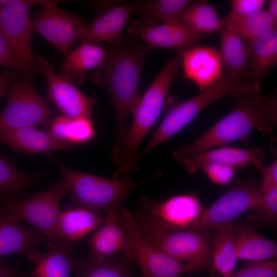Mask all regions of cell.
<instances>
[{
    "label": "cell",
    "instance_id": "17",
    "mask_svg": "<svg viewBox=\"0 0 277 277\" xmlns=\"http://www.w3.org/2000/svg\"><path fill=\"white\" fill-rule=\"evenodd\" d=\"M44 241V234L38 230L22 226L6 212L0 213V258L18 253L24 255L30 263L37 264L43 254L36 247Z\"/></svg>",
    "mask_w": 277,
    "mask_h": 277
},
{
    "label": "cell",
    "instance_id": "4",
    "mask_svg": "<svg viewBox=\"0 0 277 277\" xmlns=\"http://www.w3.org/2000/svg\"><path fill=\"white\" fill-rule=\"evenodd\" d=\"M71 193L74 206L95 212L113 210L118 213L133 187L129 171L116 169L109 179L67 168L52 158Z\"/></svg>",
    "mask_w": 277,
    "mask_h": 277
},
{
    "label": "cell",
    "instance_id": "24",
    "mask_svg": "<svg viewBox=\"0 0 277 277\" xmlns=\"http://www.w3.org/2000/svg\"><path fill=\"white\" fill-rule=\"evenodd\" d=\"M246 45L249 78L260 84L277 64V30L248 41Z\"/></svg>",
    "mask_w": 277,
    "mask_h": 277
},
{
    "label": "cell",
    "instance_id": "36",
    "mask_svg": "<svg viewBox=\"0 0 277 277\" xmlns=\"http://www.w3.org/2000/svg\"><path fill=\"white\" fill-rule=\"evenodd\" d=\"M226 277H277L276 259L248 262L241 268Z\"/></svg>",
    "mask_w": 277,
    "mask_h": 277
},
{
    "label": "cell",
    "instance_id": "3",
    "mask_svg": "<svg viewBox=\"0 0 277 277\" xmlns=\"http://www.w3.org/2000/svg\"><path fill=\"white\" fill-rule=\"evenodd\" d=\"M183 50L178 49L175 56L156 75L140 97L130 127L112 150V159L117 168L131 171L136 166L138 161L137 149L161 112L169 88L178 75Z\"/></svg>",
    "mask_w": 277,
    "mask_h": 277
},
{
    "label": "cell",
    "instance_id": "40",
    "mask_svg": "<svg viewBox=\"0 0 277 277\" xmlns=\"http://www.w3.org/2000/svg\"><path fill=\"white\" fill-rule=\"evenodd\" d=\"M260 170L262 176L261 187L268 188L277 186V160L276 159L269 166H263Z\"/></svg>",
    "mask_w": 277,
    "mask_h": 277
},
{
    "label": "cell",
    "instance_id": "9",
    "mask_svg": "<svg viewBox=\"0 0 277 277\" xmlns=\"http://www.w3.org/2000/svg\"><path fill=\"white\" fill-rule=\"evenodd\" d=\"M7 96L6 106L0 112V126L34 128L51 122L52 111L47 100L34 89L30 78L11 76Z\"/></svg>",
    "mask_w": 277,
    "mask_h": 277
},
{
    "label": "cell",
    "instance_id": "11",
    "mask_svg": "<svg viewBox=\"0 0 277 277\" xmlns=\"http://www.w3.org/2000/svg\"><path fill=\"white\" fill-rule=\"evenodd\" d=\"M142 234L155 248L171 258L192 266L196 271L211 266L212 247L209 231L182 230Z\"/></svg>",
    "mask_w": 277,
    "mask_h": 277
},
{
    "label": "cell",
    "instance_id": "5",
    "mask_svg": "<svg viewBox=\"0 0 277 277\" xmlns=\"http://www.w3.org/2000/svg\"><path fill=\"white\" fill-rule=\"evenodd\" d=\"M256 84L226 71L222 72L220 77L208 87L186 101L176 102L170 108L145 147L146 151H150L181 131L211 103L224 97L233 98L241 95L251 90Z\"/></svg>",
    "mask_w": 277,
    "mask_h": 277
},
{
    "label": "cell",
    "instance_id": "10",
    "mask_svg": "<svg viewBox=\"0 0 277 277\" xmlns=\"http://www.w3.org/2000/svg\"><path fill=\"white\" fill-rule=\"evenodd\" d=\"M261 202V188L253 181H238L212 205L202 211L186 230L209 231L233 223L246 211L257 209Z\"/></svg>",
    "mask_w": 277,
    "mask_h": 277
},
{
    "label": "cell",
    "instance_id": "41",
    "mask_svg": "<svg viewBox=\"0 0 277 277\" xmlns=\"http://www.w3.org/2000/svg\"><path fill=\"white\" fill-rule=\"evenodd\" d=\"M16 267L0 258V277H20Z\"/></svg>",
    "mask_w": 277,
    "mask_h": 277
},
{
    "label": "cell",
    "instance_id": "29",
    "mask_svg": "<svg viewBox=\"0 0 277 277\" xmlns=\"http://www.w3.org/2000/svg\"><path fill=\"white\" fill-rule=\"evenodd\" d=\"M176 18L200 35L221 32L225 27L224 19L219 17L214 7L206 1L191 3Z\"/></svg>",
    "mask_w": 277,
    "mask_h": 277
},
{
    "label": "cell",
    "instance_id": "35",
    "mask_svg": "<svg viewBox=\"0 0 277 277\" xmlns=\"http://www.w3.org/2000/svg\"><path fill=\"white\" fill-rule=\"evenodd\" d=\"M261 202L255 217L261 225L274 224L277 219V186L261 188Z\"/></svg>",
    "mask_w": 277,
    "mask_h": 277
},
{
    "label": "cell",
    "instance_id": "32",
    "mask_svg": "<svg viewBox=\"0 0 277 277\" xmlns=\"http://www.w3.org/2000/svg\"><path fill=\"white\" fill-rule=\"evenodd\" d=\"M34 179L30 174L17 170L0 155V201L12 199L30 187Z\"/></svg>",
    "mask_w": 277,
    "mask_h": 277
},
{
    "label": "cell",
    "instance_id": "15",
    "mask_svg": "<svg viewBox=\"0 0 277 277\" xmlns=\"http://www.w3.org/2000/svg\"><path fill=\"white\" fill-rule=\"evenodd\" d=\"M129 33L141 38L149 48H177L185 50L196 43L200 35L176 18L153 26L143 25L138 19L131 21Z\"/></svg>",
    "mask_w": 277,
    "mask_h": 277
},
{
    "label": "cell",
    "instance_id": "33",
    "mask_svg": "<svg viewBox=\"0 0 277 277\" xmlns=\"http://www.w3.org/2000/svg\"><path fill=\"white\" fill-rule=\"evenodd\" d=\"M226 18L232 23L244 41H252L276 30L277 22L264 9L240 19Z\"/></svg>",
    "mask_w": 277,
    "mask_h": 277
},
{
    "label": "cell",
    "instance_id": "28",
    "mask_svg": "<svg viewBox=\"0 0 277 277\" xmlns=\"http://www.w3.org/2000/svg\"><path fill=\"white\" fill-rule=\"evenodd\" d=\"M235 233V226L231 223L216 229L213 236L211 266L223 277L233 272L238 260Z\"/></svg>",
    "mask_w": 277,
    "mask_h": 277
},
{
    "label": "cell",
    "instance_id": "19",
    "mask_svg": "<svg viewBox=\"0 0 277 277\" xmlns=\"http://www.w3.org/2000/svg\"><path fill=\"white\" fill-rule=\"evenodd\" d=\"M181 63L185 77L203 91L214 83L222 73L219 51L211 47L195 46L183 50Z\"/></svg>",
    "mask_w": 277,
    "mask_h": 277
},
{
    "label": "cell",
    "instance_id": "8",
    "mask_svg": "<svg viewBox=\"0 0 277 277\" xmlns=\"http://www.w3.org/2000/svg\"><path fill=\"white\" fill-rule=\"evenodd\" d=\"M118 217L129 241V260L138 265L142 277H180L196 271L192 266L171 258L151 244L142 234L134 216L127 209L123 208Z\"/></svg>",
    "mask_w": 277,
    "mask_h": 277
},
{
    "label": "cell",
    "instance_id": "2",
    "mask_svg": "<svg viewBox=\"0 0 277 277\" xmlns=\"http://www.w3.org/2000/svg\"><path fill=\"white\" fill-rule=\"evenodd\" d=\"M148 49L146 45L114 44L105 63L92 75L93 81L106 87L111 96L116 117L114 147L123 138L128 118L140 100L138 88Z\"/></svg>",
    "mask_w": 277,
    "mask_h": 277
},
{
    "label": "cell",
    "instance_id": "42",
    "mask_svg": "<svg viewBox=\"0 0 277 277\" xmlns=\"http://www.w3.org/2000/svg\"><path fill=\"white\" fill-rule=\"evenodd\" d=\"M11 76L7 70L0 73V98L8 95L11 81Z\"/></svg>",
    "mask_w": 277,
    "mask_h": 277
},
{
    "label": "cell",
    "instance_id": "20",
    "mask_svg": "<svg viewBox=\"0 0 277 277\" xmlns=\"http://www.w3.org/2000/svg\"><path fill=\"white\" fill-rule=\"evenodd\" d=\"M118 213L108 211L102 224L89 240L91 256L104 260L113 254L122 253L129 260L130 243L118 217Z\"/></svg>",
    "mask_w": 277,
    "mask_h": 277
},
{
    "label": "cell",
    "instance_id": "38",
    "mask_svg": "<svg viewBox=\"0 0 277 277\" xmlns=\"http://www.w3.org/2000/svg\"><path fill=\"white\" fill-rule=\"evenodd\" d=\"M236 169L230 165L211 163L206 165L202 170L214 183L225 185L233 179Z\"/></svg>",
    "mask_w": 277,
    "mask_h": 277
},
{
    "label": "cell",
    "instance_id": "14",
    "mask_svg": "<svg viewBox=\"0 0 277 277\" xmlns=\"http://www.w3.org/2000/svg\"><path fill=\"white\" fill-rule=\"evenodd\" d=\"M35 58L37 71L47 81L48 99L66 116L91 119L92 107L96 100L83 94L73 82L56 73L53 65L46 57L35 55Z\"/></svg>",
    "mask_w": 277,
    "mask_h": 277
},
{
    "label": "cell",
    "instance_id": "31",
    "mask_svg": "<svg viewBox=\"0 0 277 277\" xmlns=\"http://www.w3.org/2000/svg\"><path fill=\"white\" fill-rule=\"evenodd\" d=\"M190 0L138 1L133 4L134 13L141 16L139 21L146 26H153L174 18L192 3Z\"/></svg>",
    "mask_w": 277,
    "mask_h": 277
},
{
    "label": "cell",
    "instance_id": "22",
    "mask_svg": "<svg viewBox=\"0 0 277 277\" xmlns=\"http://www.w3.org/2000/svg\"><path fill=\"white\" fill-rule=\"evenodd\" d=\"M107 51L98 44L82 42L65 56L59 73L78 85L84 84L86 73L103 65Z\"/></svg>",
    "mask_w": 277,
    "mask_h": 277
},
{
    "label": "cell",
    "instance_id": "23",
    "mask_svg": "<svg viewBox=\"0 0 277 277\" xmlns=\"http://www.w3.org/2000/svg\"><path fill=\"white\" fill-rule=\"evenodd\" d=\"M105 215L81 207H67L61 211L58 224L61 242L74 244L96 229Z\"/></svg>",
    "mask_w": 277,
    "mask_h": 277
},
{
    "label": "cell",
    "instance_id": "39",
    "mask_svg": "<svg viewBox=\"0 0 277 277\" xmlns=\"http://www.w3.org/2000/svg\"><path fill=\"white\" fill-rule=\"evenodd\" d=\"M266 2L265 0L230 1L231 12L227 17L232 20L241 19L263 9Z\"/></svg>",
    "mask_w": 277,
    "mask_h": 277
},
{
    "label": "cell",
    "instance_id": "16",
    "mask_svg": "<svg viewBox=\"0 0 277 277\" xmlns=\"http://www.w3.org/2000/svg\"><path fill=\"white\" fill-rule=\"evenodd\" d=\"M266 155V152L263 147L244 149L224 146L187 157L179 163L190 173L196 172L211 163L230 165L237 169L251 164L260 170L264 166Z\"/></svg>",
    "mask_w": 277,
    "mask_h": 277
},
{
    "label": "cell",
    "instance_id": "7",
    "mask_svg": "<svg viewBox=\"0 0 277 277\" xmlns=\"http://www.w3.org/2000/svg\"><path fill=\"white\" fill-rule=\"evenodd\" d=\"M69 192L62 179L53 184L47 190L37 192L30 199L20 202L6 201L2 206L11 219L25 221L35 227L52 242L62 243L58 232L61 213V202Z\"/></svg>",
    "mask_w": 277,
    "mask_h": 277
},
{
    "label": "cell",
    "instance_id": "21",
    "mask_svg": "<svg viewBox=\"0 0 277 277\" xmlns=\"http://www.w3.org/2000/svg\"><path fill=\"white\" fill-rule=\"evenodd\" d=\"M0 143L15 151L37 153L65 150L73 145L53 138L48 133L33 127L10 128L0 126Z\"/></svg>",
    "mask_w": 277,
    "mask_h": 277
},
{
    "label": "cell",
    "instance_id": "44",
    "mask_svg": "<svg viewBox=\"0 0 277 277\" xmlns=\"http://www.w3.org/2000/svg\"><path fill=\"white\" fill-rule=\"evenodd\" d=\"M5 212L3 208H2V206H0V213H3Z\"/></svg>",
    "mask_w": 277,
    "mask_h": 277
},
{
    "label": "cell",
    "instance_id": "12",
    "mask_svg": "<svg viewBox=\"0 0 277 277\" xmlns=\"http://www.w3.org/2000/svg\"><path fill=\"white\" fill-rule=\"evenodd\" d=\"M40 11L32 20L33 33L38 34L65 56L81 39L86 25L84 18L62 9L56 2L39 1Z\"/></svg>",
    "mask_w": 277,
    "mask_h": 277
},
{
    "label": "cell",
    "instance_id": "6",
    "mask_svg": "<svg viewBox=\"0 0 277 277\" xmlns=\"http://www.w3.org/2000/svg\"><path fill=\"white\" fill-rule=\"evenodd\" d=\"M135 218L142 234L182 231L186 229L202 212L199 199L193 195H177L163 202L146 198Z\"/></svg>",
    "mask_w": 277,
    "mask_h": 277
},
{
    "label": "cell",
    "instance_id": "18",
    "mask_svg": "<svg viewBox=\"0 0 277 277\" xmlns=\"http://www.w3.org/2000/svg\"><path fill=\"white\" fill-rule=\"evenodd\" d=\"M133 13V4L129 3L110 6L85 25L80 39L95 44L120 43L123 31Z\"/></svg>",
    "mask_w": 277,
    "mask_h": 277
},
{
    "label": "cell",
    "instance_id": "43",
    "mask_svg": "<svg viewBox=\"0 0 277 277\" xmlns=\"http://www.w3.org/2000/svg\"><path fill=\"white\" fill-rule=\"evenodd\" d=\"M267 10L273 19L277 22V1H269L268 2V9Z\"/></svg>",
    "mask_w": 277,
    "mask_h": 277
},
{
    "label": "cell",
    "instance_id": "37",
    "mask_svg": "<svg viewBox=\"0 0 277 277\" xmlns=\"http://www.w3.org/2000/svg\"><path fill=\"white\" fill-rule=\"evenodd\" d=\"M0 65L12 68L30 78L34 72L19 60L12 52L0 29Z\"/></svg>",
    "mask_w": 277,
    "mask_h": 277
},
{
    "label": "cell",
    "instance_id": "45",
    "mask_svg": "<svg viewBox=\"0 0 277 277\" xmlns=\"http://www.w3.org/2000/svg\"><path fill=\"white\" fill-rule=\"evenodd\" d=\"M20 277H34V276L31 274V275L27 276H22L21 275Z\"/></svg>",
    "mask_w": 277,
    "mask_h": 277
},
{
    "label": "cell",
    "instance_id": "34",
    "mask_svg": "<svg viewBox=\"0 0 277 277\" xmlns=\"http://www.w3.org/2000/svg\"><path fill=\"white\" fill-rule=\"evenodd\" d=\"M74 262L75 277H129L122 264L110 257L100 260L89 255Z\"/></svg>",
    "mask_w": 277,
    "mask_h": 277
},
{
    "label": "cell",
    "instance_id": "27",
    "mask_svg": "<svg viewBox=\"0 0 277 277\" xmlns=\"http://www.w3.org/2000/svg\"><path fill=\"white\" fill-rule=\"evenodd\" d=\"M73 246L72 243L49 242L47 251L43 254L31 274L34 277H70Z\"/></svg>",
    "mask_w": 277,
    "mask_h": 277
},
{
    "label": "cell",
    "instance_id": "30",
    "mask_svg": "<svg viewBox=\"0 0 277 277\" xmlns=\"http://www.w3.org/2000/svg\"><path fill=\"white\" fill-rule=\"evenodd\" d=\"M48 133L56 141L73 145L92 139L95 130L91 119L72 118L63 115L51 121Z\"/></svg>",
    "mask_w": 277,
    "mask_h": 277
},
{
    "label": "cell",
    "instance_id": "25",
    "mask_svg": "<svg viewBox=\"0 0 277 277\" xmlns=\"http://www.w3.org/2000/svg\"><path fill=\"white\" fill-rule=\"evenodd\" d=\"M224 21L219 51L222 64L228 73L243 80H250L246 45L232 23L226 18Z\"/></svg>",
    "mask_w": 277,
    "mask_h": 277
},
{
    "label": "cell",
    "instance_id": "26",
    "mask_svg": "<svg viewBox=\"0 0 277 277\" xmlns=\"http://www.w3.org/2000/svg\"><path fill=\"white\" fill-rule=\"evenodd\" d=\"M235 244L238 259L261 262L276 258V242L260 234L251 223L235 226Z\"/></svg>",
    "mask_w": 277,
    "mask_h": 277
},
{
    "label": "cell",
    "instance_id": "1",
    "mask_svg": "<svg viewBox=\"0 0 277 277\" xmlns=\"http://www.w3.org/2000/svg\"><path fill=\"white\" fill-rule=\"evenodd\" d=\"M232 98L235 105L227 114L195 141L174 151L173 155L178 163L217 146L238 140L246 142L253 130L269 135L274 132L277 124L276 92L265 94L257 84L249 91Z\"/></svg>",
    "mask_w": 277,
    "mask_h": 277
},
{
    "label": "cell",
    "instance_id": "13",
    "mask_svg": "<svg viewBox=\"0 0 277 277\" xmlns=\"http://www.w3.org/2000/svg\"><path fill=\"white\" fill-rule=\"evenodd\" d=\"M36 2L10 0L0 8V29L12 52L34 72L37 71V62L32 46L30 10L32 4Z\"/></svg>",
    "mask_w": 277,
    "mask_h": 277
}]
</instances>
